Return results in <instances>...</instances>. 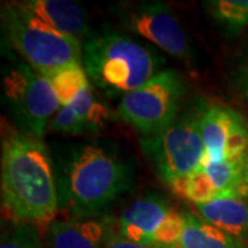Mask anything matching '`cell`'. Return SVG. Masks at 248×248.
<instances>
[{"label":"cell","mask_w":248,"mask_h":248,"mask_svg":"<svg viewBox=\"0 0 248 248\" xmlns=\"http://www.w3.org/2000/svg\"><path fill=\"white\" fill-rule=\"evenodd\" d=\"M207 6L211 16L223 27L240 31L248 25V0H215Z\"/></svg>","instance_id":"d6986e66"},{"label":"cell","mask_w":248,"mask_h":248,"mask_svg":"<svg viewBox=\"0 0 248 248\" xmlns=\"http://www.w3.org/2000/svg\"><path fill=\"white\" fill-rule=\"evenodd\" d=\"M1 25L9 45L43 76L81 62L83 45L79 39L60 33L27 11L19 1L3 6Z\"/></svg>","instance_id":"277c9868"},{"label":"cell","mask_w":248,"mask_h":248,"mask_svg":"<svg viewBox=\"0 0 248 248\" xmlns=\"http://www.w3.org/2000/svg\"><path fill=\"white\" fill-rule=\"evenodd\" d=\"M244 196L248 199V151L244 155Z\"/></svg>","instance_id":"603a6c76"},{"label":"cell","mask_w":248,"mask_h":248,"mask_svg":"<svg viewBox=\"0 0 248 248\" xmlns=\"http://www.w3.org/2000/svg\"><path fill=\"white\" fill-rule=\"evenodd\" d=\"M199 218L236 239H248V203L243 197H221L196 205Z\"/></svg>","instance_id":"5bb4252c"},{"label":"cell","mask_w":248,"mask_h":248,"mask_svg":"<svg viewBox=\"0 0 248 248\" xmlns=\"http://www.w3.org/2000/svg\"><path fill=\"white\" fill-rule=\"evenodd\" d=\"M81 63L89 79L110 94H128L160 73L163 58L122 33H105L83 45Z\"/></svg>","instance_id":"3957f363"},{"label":"cell","mask_w":248,"mask_h":248,"mask_svg":"<svg viewBox=\"0 0 248 248\" xmlns=\"http://www.w3.org/2000/svg\"><path fill=\"white\" fill-rule=\"evenodd\" d=\"M53 86L62 107L69 105L84 89L90 87L89 76L81 62H75L45 76Z\"/></svg>","instance_id":"e0dca14e"},{"label":"cell","mask_w":248,"mask_h":248,"mask_svg":"<svg viewBox=\"0 0 248 248\" xmlns=\"http://www.w3.org/2000/svg\"><path fill=\"white\" fill-rule=\"evenodd\" d=\"M105 248H163L156 247V246H146V244H140L131 240L124 239L123 236H120L119 233H113L110 236V239L108 240L107 247Z\"/></svg>","instance_id":"7402d4cb"},{"label":"cell","mask_w":248,"mask_h":248,"mask_svg":"<svg viewBox=\"0 0 248 248\" xmlns=\"http://www.w3.org/2000/svg\"><path fill=\"white\" fill-rule=\"evenodd\" d=\"M133 171L113 149L89 143L73 153L65 171L68 207L78 218L101 213L131 185Z\"/></svg>","instance_id":"7a4b0ae2"},{"label":"cell","mask_w":248,"mask_h":248,"mask_svg":"<svg viewBox=\"0 0 248 248\" xmlns=\"http://www.w3.org/2000/svg\"><path fill=\"white\" fill-rule=\"evenodd\" d=\"M24 9L62 35L81 39L87 35V17L84 10L71 0H28L19 1Z\"/></svg>","instance_id":"4fadbf2b"},{"label":"cell","mask_w":248,"mask_h":248,"mask_svg":"<svg viewBox=\"0 0 248 248\" xmlns=\"http://www.w3.org/2000/svg\"><path fill=\"white\" fill-rule=\"evenodd\" d=\"M204 143L203 161H222L243 157L248 151V125L231 108L210 105L199 115Z\"/></svg>","instance_id":"9c48e42d"},{"label":"cell","mask_w":248,"mask_h":248,"mask_svg":"<svg viewBox=\"0 0 248 248\" xmlns=\"http://www.w3.org/2000/svg\"><path fill=\"white\" fill-rule=\"evenodd\" d=\"M0 248H45L33 225L14 223V228L3 236Z\"/></svg>","instance_id":"ffe728a7"},{"label":"cell","mask_w":248,"mask_h":248,"mask_svg":"<svg viewBox=\"0 0 248 248\" xmlns=\"http://www.w3.org/2000/svg\"><path fill=\"white\" fill-rule=\"evenodd\" d=\"M119 234L140 244L177 248L185 229V215L172 208L164 199L143 196L122 214Z\"/></svg>","instance_id":"ba28073f"},{"label":"cell","mask_w":248,"mask_h":248,"mask_svg":"<svg viewBox=\"0 0 248 248\" xmlns=\"http://www.w3.org/2000/svg\"><path fill=\"white\" fill-rule=\"evenodd\" d=\"M1 205L14 223L50 225L58 211L53 163L40 140L14 133L1 145Z\"/></svg>","instance_id":"6da1fadb"},{"label":"cell","mask_w":248,"mask_h":248,"mask_svg":"<svg viewBox=\"0 0 248 248\" xmlns=\"http://www.w3.org/2000/svg\"><path fill=\"white\" fill-rule=\"evenodd\" d=\"M122 19L125 31L145 37L170 55L178 58H187L190 55L184 28L164 4L146 3L134 6L127 10Z\"/></svg>","instance_id":"30bf717a"},{"label":"cell","mask_w":248,"mask_h":248,"mask_svg":"<svg viewBox=\"0 0 248 248\" xmlns=\"http://www.w3.org/2000/svg\"><path fill=\"white\" fill-rule=\"evenodd\" d=\"M107 219H66L47 225L45 248H105L113 234Z\"/></svg>","instance_id":"7c38bea8"},{"label":"cell","mask_w":248,"mask_h":248,"mask_svg":"<svg viewBox=\"0 0 248 248\" xmlns=\"http://www.w3.org/2000/svg\"><path fill=\"white\" fill-rule=\"evenodd\" d=\"M185 215V229L177 248H247L243 241L192 214Z\"/></svg>","instance_id":"9a60e30c"},{"label":"cell","mask_w":248,"mask_h":248,"mask_svg":"<svg viewBox=\"0 0 248 248\" xmlns=\"http://www.w3.org/2000/svg\"><path fill=\"white\" fill-rule=\"evenodd\" d=\"M110 109L99 102L91 87L84 89L69 105L62 107L50 120L51 131L72 135L95 134L112 119Z\"/></svg>","instance_id":"8fae6325"},{"label":"cell","mask_w":248,"mask_h":248,"mask_svg":"<svg viewBox=\"0 0 248 248\" xmlns=\"http://www.w3.org/2000/svg\"><path fill=\"white\" fill-rule=\"evenodd\" d=\"M170 187L177 195L195 203L196 205L207 204L218 199V193L214 187L213 181L210 179L203 166H200L189 175L172 182Z\"/></svg>","instance_id":"ac0fdd59"},{"label":"cell","mask_w":248,"mask_h":248,"mask_svg":"<svg viewBox=\"0 0 248 248\" xmlns=\"http://www.w3.org/2000/svg\"><path fill=\"white\" fill-rule=\"evenodd\" d=\"M232 79L237 91L248 101V40L241 47L233 63Z\"/></svg>","instance_id":"44dd1931"},{"label":"cell","mask_w":248,"mask_h":248,"mask_svg":"<svg viewBox=\"0 0 248 248\" xmlns=\"http://www.w3.org/2000/svg\"><path fill=\"white\" fill-rule=\"evenodd\" d=\"M3 97L19 133L40 140L48 120L61 109L53 86L27 63L10 68L3 78Z\"/></svg>","instance_id":"5b68a950"},{"label":"cell","mask_w":248,"mask_h":248,"mask_svg":"<svg viewBox=\"0 0 248 248\" xmlns=\"http://www.w3.org/2000/svg\"><path fill=\"white\" fill-rule=\"evenodd\" d=\"M182 80L175 71L160 72L145 86L122 98L117 115L138 133L153 137L175 122Z\"/></svg>","instance_id":"8992f818"},{"label":"cell","mask_w":248,"mask_h":248,"mask_svg":"<svg viewBox=\"0 0 248 248\" xmlns=\"http://www.w3.org/2000/svg\"><path fill=\"white\" fill-rule=\"evenodd\" d=\"M142 145L169 185L199 169L205 155L199 115L195 113L178 119L164 131L148 137Z\"/></svg>","instance_id":"52a82bcc"},{"label":"cell","mask_w":248,"mask_h":248,"mask_svg":"<svg viewBox=\"0 0 248 248\" xmlns=\"http://www.w3.org/2000/svg\"><path fill=\"white\" fill-rule=\"evenodd\" d=\"M213 181L214 187L221 197L244 196V156L222 161H203L202 164Z\"/></svg>","instance_id":"2e32d148"}]
</instances>
